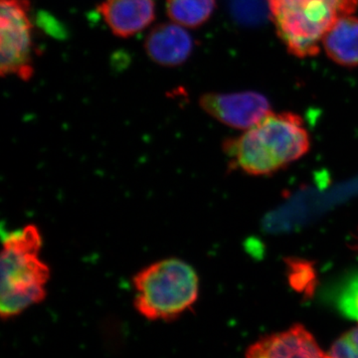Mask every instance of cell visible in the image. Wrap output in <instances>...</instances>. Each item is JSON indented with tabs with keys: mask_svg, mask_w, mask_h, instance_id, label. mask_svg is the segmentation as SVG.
I'll return each instance as SVG.
<instances>
[{
	"mask_svg": "<svg viewBox=\"0 0 358 358\" xmlns=\"http://www.w3.org/2000/svg\"><path fill=\"white\" fill-rule=\"evenodd\" d=\"M310 134L300 115L271 113L241 136L225 141L233 166L251 176H268L308 154Z\"/></svg>",
	"mask_w": 358,
	"mask_h": 358,
	"instance_id": "6da1fadb",
	"label": "cell"
},
{
	"mask_svg": "<svg viewBox=\"0 0 358 358\" xmlns=\"http://www.w3.org/2000/svg\"><path fill=\"white\" fill-rule=\"evenodd\" d=\"M43 238L39 228L28 224L10 231L2 240L0 313L13 319L44 301L50 268L40 256Z\"/></svg>",
	"mask_w": 358,
	"mask_h": 358,
	"instance_id": "7a4b0ae2",
	"label": "cell"
},
{
	"mask_svg": "<svg viewBox=\"0 0 358 358\" xmlns=\"http://www.w3.org/2000/svg\"><path fill=\"white\" fill-rule=\"evenodd\" d=\"M134 305L148 320L169 322L192 310L199 296V277L190 264L166 258L134 275Z\"/></svg>",
	"mask_w": 358,
	"mask_h": 358,
	"instance_id": "3957f363",
	"label": "cell"
},
{
	"mask_svg": "<svg viewBox=\"0 0 358 358\" xmlns=\"http://www.w3.org/2000/svg\"><path fill=\"white\" fill-rule=\"evenodd\" d=\"M280 38L296 57L315 56L327 30L355 11L346 0H267Z\"/></svg>",
	"mask_w": 358,
	"mask_h": 358,
	"instance_id": "277c9868",
	"label": "cell"
},
{
	"mask_svg": "<svg viewBox=\"0 0 358 358\" xmlns=\"http://www.w3.org/2000/svg\"><path fill=\"white\" fill-rule=\"evenodd\" d=\"M30 0H0V73L29 81L33 67V24Z\"/></svg>",
	"mask_w": 358,
	"mask_h": 358,
	"instance_id": "5b68a950",
	"label": "cell"
},
{
	"mask_svg": "<svg viewBox=\"0 0 358 358\" xmlns=\"http://www.w3.org/2000/svg\"><path fill=\"white\" fill-rule=\"evenodd\" d=\"M199 105L218 122L238 129L252 128L272 113L268 99L253 91L205 94Z\"/></svg>",
	"mask_w": 358,
	"mask_h": 358,
	"instance_id": "8992f818",
	"label": "cell"
},
{
	"mask_svg": "<svg viewBox=\"0 0 358 358\" xmlns=\"http://www.w3.org/2000/svg\"><path fill=\"white\" fill-rule=\"evenodd\" d=\"M245 358H327V353L305 327L296 324L256 341Z\"/></svg>",
	"mask_w": 358,
	"mask_h": 358,
	"instance_id": "52a82bcc",
	"label": "cell"
},
{
	"mask_svg": "<svg viewBox=\"0 0 358 358\" xmlns=\"http://www.w3.org/2000/svg\"><path fill=\"white\" fill-rule=\"evenodd\" d=\"M98 11L113 34L129 38L148 27L155 18V0H103Z\"/></svg>",
	"mask_w": 358,
	"mask_h": 358,
	"instance_id": "ba28073f",
	"label": "cell"
},
{
	"mask_svg": "<svg viewBox=\"0 0 358 358\" xmlns=\"http://www.w3.org/2000/svg\"><path fill=\"white\" fill-rule=\"evenodd\" d=\"M194 48V41L183 26L160 23L148 33L145 49L152 62L164 67H176L187 61Z\"/></svg>",
	"mask_w": 358,
	"mask_h": 358,
	"instance_id": "9c48e42d",
	"label": "cell"
},
{
	"mask_svg": "<svg viewBox=\"0 0 358 358\" xmlns=\"http://www.w3.org/2000/svg\"><path fill=\"white\" fill-rule=\"evenodd\" d=\"M327 56L345 67L358 66V18L352 15L338 17L322 37Z\"/></svg>",
	"mask_w": 358,
	"mask_h": 358,
	"instance_id": "30bf717a",
	"label": "cell"
},
{
	"mask_svg": "<svg viewBox=\"0 0 358 358\" xmlns=\"http://www.w3.org/2000/svg\"><path fill=\"white\" fill-rule=\"evenodd\" d=\"M216 0H166V13L176 24L199 28L215 10Z\"/></svg>",
	"mask_w": 358,
	"mask_h": 358,
	"instance_id": "8fae6325",
	"label": "cell"
},
{
	"mask_svg": "<svg viewBox=\"0 0 358 358\" xmlns=\"http://www.w3.org/2000/svg\"><path fill=\"white\" fill-rule=\"evenodd\" d=\"M336 306L345 317L358 322V275L345 282L338 294Z\"/></svg>",
	"mask_w": 358,
	"mask_h": 358,
	"instance_id": "7c38bea8",
	"label": "cell"
},
{
	"mask_svg": "<svg viewBox=\"0 0 358 358\" xmlns=\"http://www.w3.org/2000/svg\"><path fill=\"white\" fill-rule=\"evenodd\" d=\"M327 358H358V327L336 339Z\"/></svg>",
	"mask_w": 358,
	"mask_h": 358,
	"instance_id": "4fadbf2b",
	"label": "cell"
},
{
	"mask_svg": "<svg viewBox=\"0 0 358 358\" xmlns=\"http://www.w3.org/2000/svg\"><path fill=\"white\" fill-rule=\"evenodd\" d=\"M230 8L238 20L255 22L264 17V7L260 0H229Z\"/></svg>",
	"mask_w": 358,
	"mask_h": 358,
	"instance_id": "5bb4252c",
	"label": "cell"
},
{
	"mask_svg": "<svg viewBox=\"0 0 358 358\" xmlns=\"http://www.w3.org/2000/svg\"><path fill=\"white\" fill-rule=\"evenodd\" d=\"M291 278L292 286L296 291L303 293H312L313 287V282L315 277L313 275V270L307 263L296 262L292 264Z\"/></svg>",
	"mask_w": 358,
	"mask_h": 358,
	"instance_id": "9a60e30c",
	"label": "cell"
},
{
	"mask_svg": "<svg viewBox=\"0 0 358 358\" xmlns=\"http://www.w3.org/2000/svg\"><path fill=\"white\" fill-rule=\"evenodd\" d=\"M346 1H348V3L352 7V10L355 11V9H357L358 6V0H346Z\"/></svg>",
	"mask_w": 358,
	"mask_h": 358,
	"instance_id": "2e32d148",
	"label": "cell"
},
{
	"mask_svg": "<svg viewBox=\"0 0 358 358\" xmlns=\"http://www.w3.org/2000/svg\"><path fill=\"white\" fill-rule=\"evenodd\" d=\"M357 249H358V246H357Z\"/></svg>",
	"mask_w": 358,
	"mask_h": 358,
	"instance_id": "e0dca14e",
	"label": "cell"
}]
</instances>
